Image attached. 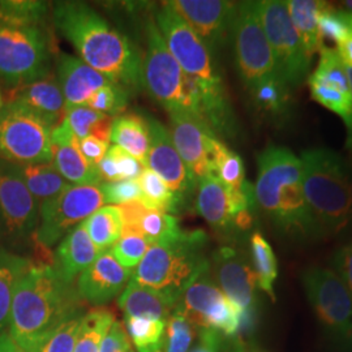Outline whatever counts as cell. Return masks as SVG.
<instances>
[{
  "label": "cell",
  "mask_w": 352,
  "mask_h": 352,
  "mask_svg": "<svg viewBox=\"0 0 352 352\" xmlns=\"http://www.w3.org/2000/svg\"><path fill=\"white\" fill-rule=\"evenodd\" d=\"M209 238L202 230L182 231L171 239L153 243L133 270L132 280L164 294L176 304L195 279L209 269Z\"/></svg>",
  "instance_id": "5"
},
{
  "label": "cell",
  "mask_w": 352,
  "mask_h": 352,
  "mask_svg": "<svg viewBox=\"0 0 352 352\" xmlns=\"http://www.w3.org/2000/svg\"><path fill=\"white\" fill-rule=\"evenodd\" d=\"M64 119L78 141L94 136L111 142L113 120L104 113L94 111L87 106H74L67 107Z\"/></svg>",
  "instance_id": "33"
},
{
  "label": "cell",
  "mask_w": 352,
  "mask_h": 352,
  "mask_svg": "<svg viewBox=\"0 0 352 352\" xmlns=\"http://www.w3.org/2000/svg\"><path fill=\"white\" fill-rule=\"evenodd\" d=\"M138 180L141 188L140 202L146 209L168 214L177 213L174 195L164 184V180L151 168L146 167Z\"/></svg>",
  "instance_id": "39"
},
{
  "label": "cell",
  "mask_w": 352,
  "mask_h": 352,
  "mask_svg": "<svg viewBox=\"0 0 352 352\" xmlns=\"http://www.w3.org/2000/svg\"><path fill=\"white\" fill-rule=\"evenodd\" d=\"M104 205L101 186H69L50 201L39 206L36 241L49 250Z\"/></svg>",
  "instance_id": "16"
},
{
  "label": "cell",
  "mask_w": 352,
  "mask_h": 352,
  "mask_svg": "<svg viewBox=\"0 0 352 352\" xmlns=\"http://www.w3.org/2000/svg\"><path fill=\"white\" fill-rule=\"evenodd\" d=\"M225 338L213 331L199 330V343L192 347L189 352H219Z\"/></svg>",
  "instance_id": "50"
},
{
  "label": "cell",
  "mask_w": 352,
  "mask_h": 352,
  "mask_svg": "<svg viewBox=\"0 0 352 352\" xmlns=\"http://www.w3.org/2000/svg\"><path fill=\"white\" fill-rule=\"evenodd\" d=\"M250 244L252 265L258 287L266 292L272 300H276L274 282L278 277V263L273 248L261 232H253Z\"/></svg>",
  "instance_id": "34"
},
{
  "label": "cell",
  "mask_w": 352,
  "mask_h": 352,
  "mask_svg": "<svg viewBox=\"0 0 352 352\" xmlns=\"http://www.w3.org/2000/svg\"><path fill=\"white\" fill-rule=\"evenodd\" d=\"M166 322L149 318L126 317V333L138 351L164 352Z\"/></svg>",
  "instance_id": "40"
},
{
  "label": "cell",
  "mask_w": 352,
  "mask_h": 352,
  "mask_svg": "<svg viewBox=\"0 0 352 352\" xmlns=\"http://www.w3.org/2000/svg\"><path fill=\"white\" fill-rule=\"evenodd\" d=\"M146 47L142 54V88L168 111H187L199 116L200 91L167 49L154 16L145 24ZM200 118V116H199Z\"/></svg>",
  "instance_id": "7"
},
{
  "label": "cell",
  "mask_w": 352,
  "mask_h": 352,
  "mask_svg": "<svg viewBox=\"0 0 352 352\" xmlns=\"http://www.w3.org/2000/svg\"><path fill=\"white\" fill-rule=\"evenodd\" d=\"M85 314H80L68 318L60 327H56L50 334L37 342L28 352L75 351L76 340Z\"/></svg>",
  "instance_id": "42"
},
{
  "label": "cell",
  "mask_w": 352,
  "mask_h": 352,
  "mask_svg": "<svg viewBox=\"0 0 352 352\" xmlns=\"http://www.w3.org/2000/svg\"><path fill=\"white\" fill-rule=\"evenodd\" d=\"M217 286L240 314V334L253 330L258 309V283L248 256L234 247H221L209 257Z\"/></svg>",
  "instance_id": "15"
},
{
  "label": "cell",
  "mask_w": 352,
  "mask_h": 352,
  "mask_svg": "<svg viewBox=\"0 0 352 352\" xmlns=\"http://www.w3.org/2000/svg\"><path fill=\"white\" fill-rule=\"evenodd\" d=\"M133 270L119 264L111 251L102 252L77 280V289L84 302L102 305L113 300L126 289Z\"/></svg>",
  "instance_id": "21"
},
{
  "label": "cell",
  "mask_w": 352,
  "mask_h": 352,
  "mask_svg": "<svg viewBox=\"0 0 352 352\" xmlns=\"http://www.w3.org/2000/svg\"><path fill=\"white\" fill-rule=\"evenodd\" d=\"M111 142L141 164H146L151 148L148 120L138 113L118 115L113 120Z\"/></svg>",
  "instance_id": "28"
},
{
  "label": "cell",
  "mask_w": 352,
  "mask_h": 352,
  "mask_svg": "<svg viewBox=\"0 0 352 352\" xmlns=\"http://www.w3.org/2000/svg\"><path fill=\"white\" fill-rule=\"evenodd\" d=\"M85 312L75 282L64 279L52 265L33 261L14 289L8 333L28 352L64 321Z\"/></svg>",
  "instance_id": "2"
},
{
  "label": "cell",
  "mask_w": 352,
  "mask_h": 352,
  "mask_svg": "<svg viewBox=\"0 0 352 352\" xmlns=\"http://www.w3.org/2000/svg\"><path fill=\"white\" fill-rule=\"evenodd\" d=\"M302 188L324 234H337L352 217L350 171L338 153L315 148L300 155Z\"/></svg>",
  "instance_id": "6"
},
{
  "label": "cell",
  "mask_w": 352,
  "mask_h": 352,
  "mask_svg": "<svg viewBox=\"0 0 352 352\" xmlns=\"http://www.w3.org/2000/svg\"><path fill=\"white\" fill-rule=\"evenodd\" d=\"M104 204H116L118 206L141 200L139 180H120L101 184Z\"/></svg>",
  "instance_id": "46"
},
{
  "label": "cell",
  "mask_w": 352,
  "mask_h": 352,
  "mask_svg": "<svg viewBox=\"0 0 352 352\" xmlns=\"http://www.w3.org/2000/svg\"><path fill=\"white\" fill-rule=\"evenodd\" d=\"M250 91L253 101L263 111L280 116L287 110L289 88L279 77L266 80Z\"/></svg>",
  "instance_id": "41"
},
{
  "label": "cell",
  "mask_w": 352,
  "mask_h": 352,
  "mask_svg": "<svg viewBox=\"0 0 352 352\" xmlns=\"http://www.w3.org/2000/svg\"><path fill=\"white\" fill-rule=\"evenodd\" d=\"M113 321L115 316L106 308L88 311L82 318L74 352H100L102 340Z\"/></svg>",
  "instance_id": "36"
},
{
  "label": "cell",
  "mask_w": 352,
  "mask_h": 352,
  "mask_svg": "<svg viewBox=\"0 0 352 352\" xmlns=\"http://www.w3.org/2000/svg\"><path fill=\"white\" fill-rule=\"evenodd\" d=\"M257 164V206L278 234L296 240L324 235L304 195L300 160L287 148L269 145L258 154Z\"/></svg>",
  "instance_id": "4"
},
{
  "label": "cell",
  "mask_w": 352,
  "mask_h": 352,
  "mask_svg": "<svg viewBox=\"0 0 352 352\" xmlns=\"http://www.w3.org/2000/svg\"><path fill=\"white\" fill-rule=\"evenodd\" d=\"M78 148L90 164L98 166L110 149V142L89 136L87 139L78 141Z\"/></svg>",
  "instance_id": "48"
},
{
  "label": "cell",
  "mask_w": 352,
  "mask_h": 352,
  "mask_svg": "<svg viewBox=\"0 0 352 352\" xmlns=\"http://www.w3.org/2000/svg\"><path fill=\"white\" fill-rule=\"evenodd\" d=\"M118 304L126 317L149 318L164 322L175 307L162 292L141 286L132 279L120 295Z\"/></svg>",
  "instance_id": "27"
},
{
  "label": "cell",
  "mask_w": 352,
  "mask_h": 352,
  "mask_svg": "<svg viewBox=\"0 0 352 352\" xmlns=\"http://www.w3.org/2000/svg\"><path fill=\"white\" fill-rule=\"evenodd\" d=\"M151 131V148L145 166L164 182L175 199L177 213L195 204L197 184L189 175L188 168L176 151L167 128L157 119L148 118Z\"/></svg>",
  "instance_id": "17"
},
{
  "label": "cell",
  "mask_w": 352,
  "mask_h": 352,
  "mask_svg": "<svg viewBox=\"0 0 352 352\" xmlns=\"http://www.w3.org/2000/svg\"><path fill=\"white\" fill-rule=\"evenodd\" d=\"M97 167L101 180L104 183L139 179L146 168L145 164L116 145L110 146L107 154Z\"/></svg>",
  "instance_id": "37"
},
{
  "label": "cell",
  "mask_w": 352,
  "mask_h": 352,
  "mask_svg": "<svg viewBox=\"0 0 352 352\" xmlns=\"http://www.w3.org/2000/svg\"><path fill=\"white\" fill-rule=\"evenodd\" d=\"M257 205L254 186L244 182L240 190L226 187L217 176L204 177L197 183L195 208L208 225L222 236L234 235L235 214Z\"/></svg>",
  "instance_id": "18"
},
{
  "label": "cell",
  "mask_w": 352,
  "mask_h": 352,
  "mask_svg": "<svg viewBox=\"0 0 352 352\" xmlns=\"http://www.w3.org/2000/svg\"><path fill=\"white\" fill-rule=\"evenodd\" d=\"M52 36L49 25L0 20V84L14 90L52 74Z\"/></svg>",
  "instance_id": "8"
},
{
  "label": "cell",
  "mask_w": 352,
  "mask_h": 352,
  "mask_svg": "<svg viewBox=\"0 0 352 352\" xmlns=\"http://www.w3.org/2000/svg\"><path fill=\"white\" fill-rule=\"evenodd\" d=\"M302 283L327 340L340 352H352V294L346 283L320 266L307 269Z\"/></svg>",
  "instance_id": "10"
},
{
  "label": "cell",
  "mask_w": 352,
  "mask_h": 352,
  "mask_svg": "<svg viewBox=\"0 0 352 352\" xmlns=\"http://www.w3.org/2000/svg\"><path fill=\"white\" fill-rule=\"evenodd\" d=\"M3 107V97H1V93H0V110Z\"/></svg>",
  "instance_id": "55"
},
{
  "label": "cell",
  "mask_w": 352,
  "mask_h": 352,
  "mask_svg": "<svg viewBox=\"0 0 352 352\" xmlns=\"http://www.w3.org/2000/svg\"><path fill=\"white\" fill-rule=\"evenodd\" d=\"M100 352H132L131 338L120 322L113 321L102 340Z\"/></svg>",
  "instance_id": "47"
},
{
  "label": "cell",
  "mask_w": 352,
  "mask_h": 352,
  "mask_svg": "<svg viewBox=\"0 0 352 352\" xmlns=\"http://www.w3.org/2000/svg\"><path fill=\"white\" fill-rule=\"evenodd\" d=\"M52 164L71 186H100L98 167L90 164L78 148V140L63 119L51 133Z\"/></svg>",
  "instance_id": "22"
},
{
  "label": "cell",
  "mask_w": 352,
  "mask_h": 352,
  "mask_svg": "<svg viewBox=\"0 0 352 352\" xmlns=\"http://www.w3.org/2000/svg\"><path fill=\"white\" fill-rule=\"evenodd\" d=\"M32 264L33 258L0 245V333L8 327L14 289Z\"/></svg>",
  "instance_id": "29"
},
{
  "label": "cell",
  "mask_w": 352,
  "mask_h": 352,
  "mask_svg": "<svg viewBox=\"0 0 352 352\" xmlns=\"http://www.w3.org/2000/svg\"><path fill=\"white\" fill-rule=\"evenodd\" d=\"M258 13L276 59L279 78L289 89L300 87L309 77L312 59L291 21L287 3L283 0L258 1Z\"/></svg>",
  "instance_id": "13"
},
{
  "label": "cell",
  "mask_w": 352,
  "mask_h": 352,
  "mask_svg": "<svg viewBox=\"0 0 352 352\" xmlns=\"http://www.w3.org/2000/svg\"><path fill=\"white\" fill-rule=\"evenodd\" d=\"M54 128L24 104L4 103L0 110V160L13 164L52 162Z\"/></svg>",
  "instance_id": "11"
},
{
  "label": "cell",
  "mask_w": 352,
  "mask_h": 352,
  "mask_svg": "<svg viewBox=\"0 0 352 352\" xmlns=\"http://www.w3.org/2000/svg\"><path fill=\"white\" fill-rule=\"evenodd\" d=\"M212 167L217 176L226 187L240 190L245 182V170L239 154L228 149L222 140L215 138L212 142Z\"/></svg>",
  "instance_id": "35"
},
{
  "label": "cell",
  "mask_w": 352,
  "mask_h": 352,
  "mask_svg": "<svg viewBox=\"0 0 352 352\" xmlns=\"http://www.w3.org/2000/svg\"><path fill=\"white\" fill-rule=\"evenodd\" d=\"M168 118L171 139L193 182L197 184L213 175L212 142L217 136L212 129L201 118L187 111H168Z\"/></svg>",
  "instance_id": "20"
},
{
  "label": "cell",
  "mask_w": 352,
  "mask_h": 352,
  "mask_svg": "<svg viewBox=\"0 0 352 352\" xmlns=\"http://www.w3.org/2000/svg\"><path fill=\"white\" fill-rule=\"evenodd\" d=\"M8 101L24 104L54 126L63 122L67 110L63 91L58 78L52 74L21 88L11 90V98Z\"/></svg>",
  "instance_id": "24"
},
{
  "label": "cell",
  "mask_w": 352,
  "mask_h": 352,
  "mask_svg": "<svg viewBox=\"0 0 352 352\" xmlns=\"http://www.w3.org/2000/svg\"><path fill=\"white\" fill-rule=\"evenodd\" d=\"M167 49L200 91L199 116L218 139H232L238 132L236 119L215 58L192 28L168 1L154 13Z\"/></svg>",
  "instance_id": "3"
},
{
  "label": "cell",
  "mask_w": 352,
  "mask_h": 352,
  "mask_svg": "<svg viewBox=\"0 0 352 352\" xmlns=\"http://www.w3.org/2000/svg\"><path fill=\"white\" fill-rule=\"evenodd\" d=\"M174 312L184 316L199 330L213 331L225 340L239 337V311L214 282L210 266L183 292Z\"/></svg>",
  "instance_id": "14"
},
{
  "label": "cell",
  "mask_w": 352,
  "mask_h": 352,
  "mask_svg": "<svg viewBox=\"0 0 352 352\" xmlns=\"http://www.w3.org/2000/svg\"><path fill=\"white\" fill-rule=\"evenodd\" d=\"M94 245L100 252L110 251L123 234V218L119 206L104 205L84 222Z\"/></svg>",
  "instance_id": "32"
},
{
  "label": "cell",
  "mask_w": 352,
  "mask_h": 352,
  "mask_svg": "<svg viewBox=\"0 0 352 352\" xmlns=\"http://www.w3.org/2000/svg\"><path fill=\"white\" fill-rule=\"evenodd\" d=\"M337 51L344 65L352 67V36L337 43Z\"/></svg>",
  "instance_id": "51"
},
{
  "label": "cell",
  "mask_w": 352,
  "mask_h": 352,
  "mask_svg": "<svg viewBox=\"0 0 352 352\" xmlns=\"http://www.w3.org/2000/svg\"><path fill=\"white\" fill-rule=\"evenodd\" d=\"M19 167L26 188L39 206L45 202L50 201L71 186L59 174L52 162L19 164Z\"/></svg>",
  "instance_id": "31"
},
{
  "label": "cell",
  "mask_w": 352,
  "mask_h": 352,
  "mask_svg": "<svg viewBox=\"0 0 352 352\" xmlns=\"http://www.w3.org/2000/svg\"><path fill=\"white\" fill-rule=\"evenodd\" d=\"M343 8L349 12H352V0H347V1H343Z\"/></svg>",
  "instance_id": "53"
},
{
  "label": "cell",
  "mask_w": 352,
  "mask_h": 352,
  "mask_svg": "<svg viewBox=\"0 0 352 352\" xmlns=\"http://www.w3.org/2000/svg\"><path fill=\"white\" fill-rule=\"evenodd\" d=\"M56 30L78 58L126 89H139L142 52L107 19L82 1H58L51 7Z\"/></svg>",
  "instance_id": "1"
},
{
  "label": "cell",
  "mask_w": 352,
  "mask_h": 352,
  "mask_svg": "<svg viewBox=\"0 0 352 352\" xmlns=\"http://www.w3.org/2000/svg\"><path fill=\"white\" fill-rule=\"evenodd\" d=\"M100 254L101 252L90 239L82 222L60 240L52 254V266L64 279L75 282V278L85 272Z\"/></svg>",
  "instance_id": "25"
},
{
  "label": "cell",
  "mask_w": 352,
  "mask_h": 352,
  "mask_svg": "<svg viewBox=\"0 0 352 352\" xmlns=\"http://www.w3.org/2000/svg\"><path fill=\"white\" fill-rule=\"evenodd\" d=\"M129 91L120 84L113 82L104 88L97 90L87 103V107L104 113L107 116H113L122 113L128 103Z\"/></svg>",
  "instance_id": "45"
},
{
  "label": "cell",
  "mask_w": 352,
  "mask_h": 352,
  "mask_svg": "<svg viewBox=\"0 0 352 352\" xmlns=\"http://www.w3.org/2000/svg\"><path fill=\"white\" fill-rule=\"evenodd\" d=\"M333 270L340 276L352 294V244L336 253Z\"/></svg>",
  "instance_id": "49"
},
{
  "label": "cell",
  "mask_w": 352,
  "mask_h": 352,
  "mask_svg": "<svg viewBox=\"0 0 352 352\" xmlns=\"http://www.w3.org/2000/svg\"><path fill=\"white\" fill-rule=\"evenodd\" d=\"M0 352H24L23 349L12 340L8 331L0 333Z\"/></svg>",
  "instance_id": "52"
},
{
  "label": "cell",
  "mask_w": 352,
  "mask_h": 352,
  "mask_svg": "<svg viewBox=\"0 0 352 352\" xmlns=\"http://www.w3.org/2000/svg\"><path fill=\"white\" fill-rule=\"evenodd\" d=\"M168 3L201 38L214 58L231 41L238 3L226 0H174Z\"/></svg>",
  "instance_id": "19"
},
{
  "label": "cell",
  "mask_w": 352,
  "mask_h": 352,
  "mask_svg": "<svg viewBox=\"0 0 352 352\" xmlns=\"http://www.w3.org/2000/svg\"><path fill=\"white\" fill-rule=\"evenodd\" d=\"M123 218V231L138 232L151 244L171 239L179 235V218L171 214L146 209L141 202L119 206Z\"/></svg>",
  "instance_id": "26"
},
{
  "label": "cell",
  "mask_w": 352,
  "mask_h": 352,
  "mask_svg": "<svg viewBox=\"0 0 352 352\" xmlns=\"http://www.w3.org/2000/svg\"><path fill=\"white\" fill-rule=\"evenodd\" d=\"M151 245V243L138 232L123 231L120 239L111 248V253L119 264L133 270L141 263Z\"/></svg>",
  "instance_id": "44"
},
{
  "label": "cell",
  "mask_w": 352,
  "mask_h": 352,
  "mask_svg": "<svg viewBox=\"0 0 352 352\" xmlns=\"http://www.w3.org/2000/svg\"><path fill=\"white\" fill-rule=\"evenodd\" d=\"M38 225L39 205L26 188L19 164L0 160V245L29 257L28 252L39 247Z\"/></svg>",
  "instance_id": "9"
},
{
  "label": "cell",
  "mask_w": 352,
  "mask_h": 352,
  "mask_svg": "<svg viewBox=\"0 0 352 352\" xmlns=\"http://www.w3.org/2000/svg\"><path fill=\"white\" fill-rule=\"evenodd\" d=\"M240 78L248 90L277 78V64L265 34L258 1H239L231 30Z\"/></svg>",
  "instance_id": "12"
},
{
  "label": "cell",
  "mask_w": 352,
  "mask_h": 352,
  "mask_svg": "<svg viewBox=\"0 0 352 352\" xmlns=\"http://www.w3.org/2000/svg\"><path fill=\"white\" fill-rule=\"evenodd\" d=\"M346 72H347V77H349V81H350V87H351L352 93V67L346 65Z\"/></svg>",
  "instance_id": "54"
},
{
  "label": "cell",
  "mask_w": 352,
  "mask_h": 352,
  "mask_svg": "<svg viewBox=\"0 0 352 352\" xmlns=\"http://www.w3.org/2000/svg\"><path fill=\"white\" fill-rule=\"evenodd\" d=\"M291 21L295 26L299 37L302 38V45L311 59H314L316 52L324 46L320 39L318 32V14L327 6V1L320 0H287Z\"/></svg>",
  "instance_id": "30"
},
{
  "label": "cell",
  "mask_w": 352,
  "mask_h": 352,
  "mask_svg": "<svg viewBox=\"0 0 352 352\" xmlns=\"http://www.w3.org/2000/svg\"><path fill=\"white\" fill-rule=\"evenodd\" d=\"M56 72L67 107L87 106L90 97L97 90L113 82L84 63L80 58L65 52H60L56 59Z\"/></svg>",
  "instance_id": "23"
},
{
  "label": "cell",
  "mask_w": 352,
  "mask_h": 352,
  "mask_svg": "<svg viewBox=\"0 0 352 352\" xmlns=\"http://www.w3.org/2000/svg\"><path fill=\"white\" fill-rule=\"evenodd\" d=\"M50 3L38 0H0V20L26 25H49Z\"/></svg>",
  "instance_id": "38"
},
{
  "label": "cell",
  "mask_w": 352,
  "mask_h": 352,
  "mask_svg": "<svg viewBox=\"0 0 352 352\" xmlns=\"http://www.w3.org/2000/svg\"><path fill=\"white\" fill-rule=\"evenodd\" d=\"M196 338H199V329L184 316L173 311L164 329V352H189Z\"/></svg>",
  "instance_id": "43"
}]
</instances>
